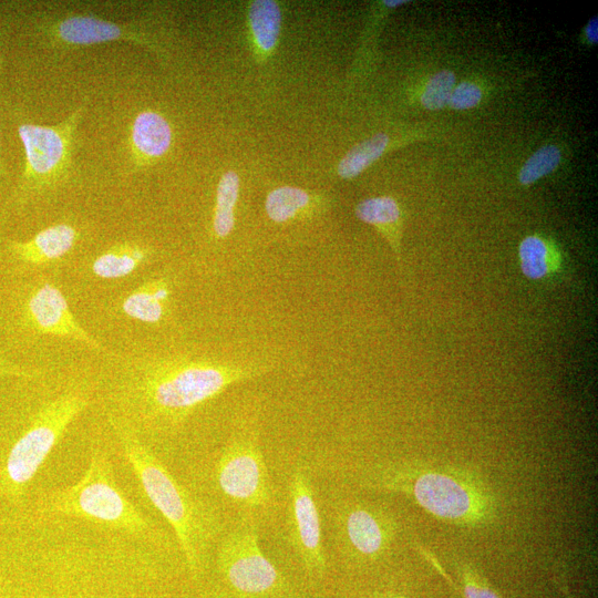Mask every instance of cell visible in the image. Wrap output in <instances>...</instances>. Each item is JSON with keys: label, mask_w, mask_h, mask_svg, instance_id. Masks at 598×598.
I'll list each match as a JSON object with an SVG mask.
<instances>
[{"label": "cell", "mask_w": 598, "mask_h": 598, "mask_svg": "<svg viewBox=\"0 0 598 598\" xmlns=\"http://www.w3.org/2000/svg\"><path fill=\"white\" fill-rule=\"evenodd\" d=\"M456 87V76L449 70H442L428 82L421 102L430 111H438L448 106L450 96Z\"/></svg>", "instance_id": "obj_24"}, {"label": "cell", "mask_w": 598, "mask_h": 598, "mask_svg": "<svg viewBox=\"0 0 598 598\" xmlns=\"http://www.w3.org/2000/svg\"><path fill=\"white\" fill-rule=\"evenodd\" d=\"M586 37L587 40L590 41L591 44H597L598 40V24H597V17H594L589 25L586 27Z\"/></svg>", "instance_id": "obj_28"}, {"label": "cell", "mask_w": 598, "mask_h": 598, "mask_svg": "<svg viewBox=\"0 0 598 598\" xmlns=\"http://www.w3.org/2000/svg\"><path fill=\"white\" fill-rule=\"evenodd\" d=\"M4 376L30 377V374L20 367L0 363V377Z\"/></svg>", "instance_id": "obj_27"}, {"label": "cell", "mask_w": 598, "mask_h": 598, "mask_svg": "<svg viewBox=\"0 0 598 598\" xmlns=\"http://www.w3.org/2000/svg\"><path fill=\"white\" fill-rule=\"evenodd\" d=\"M89 406L81 391H68L46 402L10 449L2 470V484L10 497L23 496L68 428Z\"/></svg>", "instance_id": "obj_4"}, {"label": "cell", "mask_w": 598, "mask_h": 598, "mask_svg": "<svg viewBox=\"0 0 598 598\" xmlns=\"http://www.w3.org/2000/svg\"><path fill=\"white\" fill-rule=\"evenodd\" d=\"M482 99V91L472 82H462L453 89L448 106L455 110H469L477 107Z\"/></svg>", "instance_id": "obj_25"}, {"label": "cell", "mask_w": 598, "mask_h": 598, "mask_svg": "<svg viewBox=\"0 0 598 598\" xmlns=\"http://www.w3.org/2000/svg\"><path fill=\"white\" fill-rule=\"evenodd\" d=\"M250 22L257 45L265 51L272 50L281 33L280 6L271 0H257L250 8Z\"/></svg>", "instance_id": "obj_19"}, {"label": "cell", "mask_w": 598, "mask_h": 598, "mask_svg": "<svg viewBox=\"0 0 598 598\" xmlns=\"http://www.w3.org/2000/svg\"><path fill=\"white\" fill-rule=\"evenodd\" d=\"M122 311L134 321L158 324L166 312V303L156 295V280L144 283L125 298Z\"/></svg>", "instance_id": "obj_20"}, {"label": "cell", "mask_w": 598, "mask_h": 598, "mask_svg": "<svg viewBox=\"0 0 598 598\" xmlns=\"http://www.w3.org/2000/svg\"><path fill=\"white\" fill-rule=\"evenodd\" d=\"M219 566L236 592L263 595L275 589L280 575L265 558L255 524L243 523L224 540L219 551Z\"/></svg>", "instance_id": "obj_6"}, {"label": "cell", "mask_w": 598, "mask_h": 598, "mask_svg": "<svg viewBox=\"0 0 598 598\" xmlns=\"http://www.w3.org/2000/svg\"><path fill=\"white\" fill-rule=\"evenodd\" d=\"M27 315L37 332L77 340L92 349L103 347L78 323L67 298L53 284L46 283L30 295Z\"/></svg>", "instance_id": "obj_10"}, {"label": "cell", "mask_w": 598, "mask_h": 598, "mask_svg": "<svg viewBox=\"0 0 598 598\" xmlns=\"http://www.w3.org/2000/svg\"><path fill=\"white\" fill-rule=\"evenodd\" d=\"M356 215L360 221L376 226L387 237L400 260L399 239L402 215L399 204L389 197L368 199L357 205Z\"/></svg>", "instance_id": "obj_16"}, {"label": "cell", "mask_w": 598, "mask_h": 598, "mask_svg": "<svg viewBox=\"0 0 598 598\" xmlns=\"http://www.w3.org/2000/svg\"><path fill=\"white\" fill-rule=\"evenodd\" d=\"M123 457L147 498L171 525L191 572L198 573L209 539V519L191 494L163 465L138 433L119 417H110Z\"/></svg>", "instance_id": "obj_3"}, {"label": "cell", "mask_w": 598, "mask_h": 598, "mask_svg": "<svg viewBox=\"0 0 598 598\" xmlns=\"http://www.w3.org/2000/svg\"><path fill=\"white\" fill-rule=\"evenodd\" d=\"M467 598H500L496 593L492 592L488 587L476 585L468 582L466 585Z\"/></svg>", "instance_id": "obj_26"}, {"label": "cell", "mask_w": 598, "mask_h": 598, "mask_svg": "<svg viewBox=\"0 0 598 598\" xmlns=\"http://www.w3.org/2000/svg\"><path fill=\"white\" fill-rule=\"evenodd\" d=\"M44 35L58 47L78 48L131 41L144 47L154 48L152 40L140 27L109 22L91 15H67L46 20L40 25Z\"/></svg>", "instance_id": "obj_9"}, {"label": "cell", "mask_w": 598, "mask_h": 598, "mask_svg": "<svg viewBox=\"0 0 598 598\" xmlns=\"http://www.w3.org/2000/svg\"><path fill=\"white\" fill-rule=\"evenodd\" d=\"M562 160L561 150L556 146H545L536 151L525 162L519 180L523 185H531L559 168Z\"/></svg>", "instance_id": "obj_23"}, {"label": "cell", "mask_w": 598, "mask_h": 598, "mask_svg": "<svg viewBox=\"0 0 598 598\" xmlns=\"http://www.w3.org/2000/svg\"><path fill=\"white\" fill-rule=\"evenodd\" d=\"M41 515L49 519H75L118 532L129 540L157 544L161 535L118 487L108 452L95 447L88 467L72 486L50 492L40 505Z\"/></svg>", "instance_id": "obj_2"}, {"label": "cell", "mask_w": 598, "mask_h": 598, "mask_svg": "<svg viewBox=\"0 0 598 598\" xmlns=\"http://www.w3.org/2000/svg\"><path fill=\"white\" fill-rule=\"evenodd\" d=\"M415 496L422 507L445 519H460L470 511L471 499L458 482L438 473L421 476L415 484Z\"/></svg>", "instance_id": "obj_12"}, {"label": "cell", "mask_w": 598, "mask_h": 598, "mask_svg": "<svg viewBox=\"0 0 598 598\" xmlns=\"http://www.w3.org/2000/svg\"><path fill=\"white\" fill-rule=\"evenodd\" d=\"M388 7H398L400 5L407 4V2H384Z\"/></svg>", "instance_id": "obj_29"}, {"label": "cell", "mask_w": 598, "mask_h": 598, "mask_svg": "<svg viewBox=\"0 0 598 598\" xmlns=\"http://www.w3.org/2000/svg\"><path fill=\"white\" fill-rule=\"evenodd\" d=\"M82 115L84 108H78L54 126L34 123L18 126V136L25 151V168L15 193L19 203L55 191L70 179Z\"/></svg>", "instance_id": "obj_5"}, {"label": "cell", "mask_w": 598, "mask_h": 598, "mask_svg": "<svg viewBox=\"0 0 598 598\" xmlns=\"http://www.w3.org/2000/svg\"><path fill=\"white\" fill-rule=\"evenodd\" d=\"M522 274L530 281H543L561 271L562 255L556 246L540 235L525 237L519 246Z\"/></svg>", "instance_id": "obj_14"}, {"label": "cell", "mask_w": 598, "mask_h": 598, "mask_svg": "<svg viewBox=\"0 0 598 598\" xmlns=\"http://www.w3.org/2000/svg\"><path fill=\"white\" fill-rule=\"evenodd\" d=\"M254 375V370L216 363H154L131 381L121 400L136 421L132 429L164 428L179 424L203 402Z\"/></svg>", "instance_id": "obj_1"}, {"label": "cell", "mask_w": 598, "mask_h": 598, "mask_svg": "<svg viewBox=\"0 0 598 598\" xmlns=\"http://www.w3.org/2000/svg\"><path fill=\"white\" fill-rule=\"evenodd\" d=\"M3 59L0 58V70H2Z\"/></svg>", "instance_id": "obj_30"}, {"label": "cell", "mask_w": 598, "mask_h": 598, "mask_svg": "<svg viewBox=\"0 0 598 598\" xmlns=\"http://www.w3.org/2000/svg\"><path fill=\"white\" fill-rule=\"evenodd\" d=\"M216 480L226 497L247 508L270 503L272 490L263 453L250 438L226 446L216 467Z\"/></svg>", "instance_id": "obj_7"}, {"label": "cell", "mask_w": 598, "mask_h": 598, "mask_svg": "<svg viewBox=\"0 0 598 598\" xmlns=\"http://www.w3.org/2000/svg\"><path fill=\"white\" fill-rule=\"evenodd\" d=\"M288 519L293 546L308 571L323 573L326 567L323 552L321 517L314 500L311 479L303 469H297L290 483Z\"/></svg>", "instance_id": "obj_8"}, {"label": "cell", "mask_w": 598, "mask_h": 598, "mask_svg": "<svg viewBox=\"0 0 598 598\" xmlns=\"http://www.w3.org/2000/svg\"><path fill=\"white\" fill-rule=\"evenodd\" d=\"M388 143L389 137L387 134L379 133L375 137L357 144L340 161L338 174L346 180L358 177L360 173H363L371 164L383 156Z\"/></svg>", "instance_id": "obj_21"}, {"label": "cell", "mask_w": 598, "mask_h": 598, "mask_svg": "<svg viewBox=\"0 0 598 598\" xmlns=\"http://www.w3.org/2000/svg\"><path fill=\"white\" fill-rule=\"evenodd\" d=\"M240 195V178L235 172L223 175L216 194L213 230L220 239L229 236L235 225L234 209Z\"/></svg>", "instance_id": "obj_18"}, {"label": "cell", "mask_w": 598, "mask_h": 598, "mask_svg": "<svg viewBox=\"0 0 598 598\" xmlns=\"http://www.w3.org/2000/svg\"><path fill=\"white\" fill-rule=\"evenodd\" d=\"M173 134L169 121L154 110H143L134 117L129 137L131 159L137 169L166 156Z\"/></svg>", "instance_id": "obj_11"}, {"label": "cell", "mask_w": 598, "mask_h": 598, "mask_svg": "<svg viewBox=\"0 0 598 598\" xmlns=\"http://www.w3.org/2000/svg\"><path fill=\"white\" fill-rule=\"evenodd\" d=\"M80 234L74 226L61 223L40 231L25 242H10L9 250L18 260L41 265L57 261L74 249Z\"/></svg>", "instance_id": "obj_13"}, {"label": "cell", "mask_w": 598, "mask_h": 598, "mask_svg": "<svg viewBox=\"0 0 598 598\" xmlns=\"http://www.w3.org/2000/svg\"><path fill=\"white\" fill-rule=\"evenodd\" d=\"M311 197L302 189L283 187L268 194L265 208L270 219L285 223L307 208Z\"/></svg>", "instance_id": "obj_22"}, {"label": "cell", "mask_w": 598, "mask_h": 598, "mask_svg": "<svg viewBox=\"0 0 598 598\" xmlns=\"http://www.w3.org/2000/svg\"><path fill=\"white\" fill-rule=\"evenodd\" d=\"M344 531L352 548L362 555L373 556L383 550L386 533L373 513L354 509L344 519Z\"/></svg>", "instance_id": "obj_17"}, {"label": "cell", "mask_w": 598, "mask_h": 598, "mask_svg": "<svg viewBox=\"0 0 598 598\" xmlns=\"http://www.w3.org/2000/svg\"><path fill=\"white\" fill-rule=\"evenodd\" d=\"M149 256L146 246L123 243L99 255L92 264V271L102 280H119L138 270Z\"/></svg>", "instance_id": "obj_15"}]
</instances>
